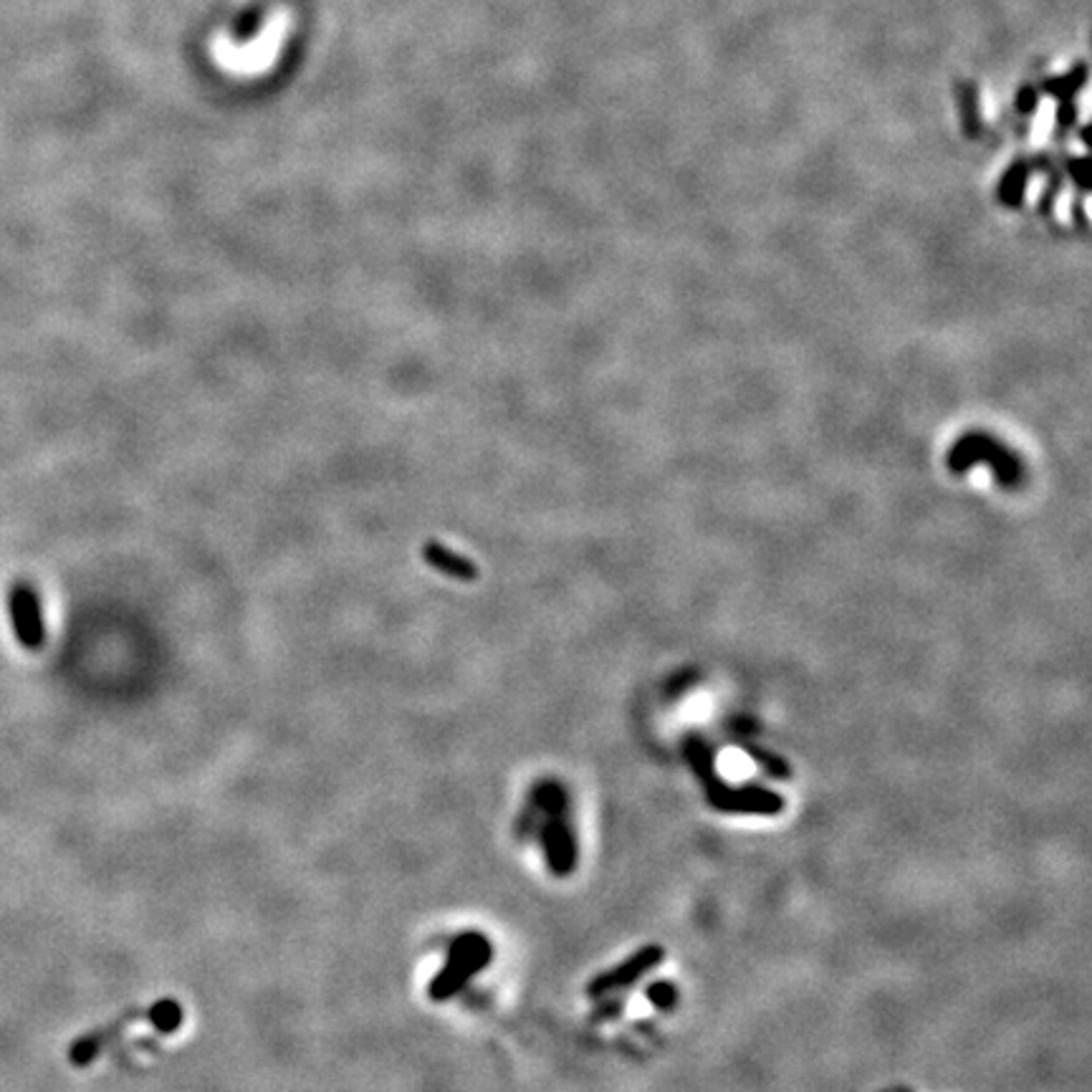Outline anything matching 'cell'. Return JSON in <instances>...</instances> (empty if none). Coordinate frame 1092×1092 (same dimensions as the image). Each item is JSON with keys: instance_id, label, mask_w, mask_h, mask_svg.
<instances>
[{"instance_id": "6da1fadb", "label": "cell", "mask_w": 1092, "mask_h": 1092, "mask_svg": "<svg viewBox=\"0 0 1092 1092\" xmlns=\"http://www.w3.org/2000/svg\"><path fill=\"white\" fill-rule=\"evenodd\" d=\"M686 762L693 767V774L698 776L704 787L706 802L713 810L726 812V815H764L774 817L784 810V797L774 789L762 787V784H741L732 787L716 771L713 751L701 736L686 739Z\"/></svg>"}, {"instance_id": "7a4b0ae2", "label": "cell", "mask_w": 1092, "mask_h": 1092, "mask_svg": "<svg viewBox=\"0 0 1092 1092\" xmlns=\"http://www.w3.org/2000/svg\"><path fill=\"white\" fill-rule=\"evenodd\" d=\"M493 958V945L489 938L478 930H468V934H461L450 943L448 949V962L441 969V973L430 982L428 997L433 1001H448L453 999L458 991L463 989L465 984L476 976L478 971L486 969Z\"/></svg>"}, {"instance_id": "3957f363", "label": "cell", "mask_w": 1092, "mask_h": 1092, "mask_svg": "<svg viewBox=\"0 0 1092 1092\" xmlns=\"http://www.w3.org/2000/svg\"><path fill=\"white\" fill-rule=\"evenodd\" d=\"M663 962H665L663 945H658V943L643 945V949H637L635 954L625 958V962L612 966V969H607V971L597 973L593 982L587 984L584 994H587L589 999H602V997H607V994L630 989L632 984H637L640 979L648 976V973L652 969H658Z\"/></svg>"}, {"instance_id": "277c9868", "label": "cell", "mask_w": 1092, "mask_h": 1092, "mask_svg": "<svg viewBox=\"0 0 1092 1092\" xmlns=\"http://www.w3.org/2000/svg\"><path fill=\"white\" fill-rule=\"evenodd\" d=\"M9 607H11V620H13V630H16L18 643L31 652L44 648L46 645L44 610H41L39 593L33 589L31 582L13 584V589L9 595Z\"/></svg>"}, {"instance_id": "5b68a950", "label": "cell", "mask_w": 1092, "mask_h": 1092, "mask_svg": "<svg viewBox=\"0 0 1092 1092\" xmlns=\"http://www.w3.org/2000/svg\"><path fill=\"white\" fill-rule=\"evenodd\" d=\"M537 840L544 850V860L554 878H569L580 862V845H576L574 827L569 817H549L539 825Z\"/></svg>"}, {"instance_id": "8992f818", "label": "cell", "mask_w": 1092, "mask_h": 1092, "mask_svg": "<svg viewBox=\"0 0 1092 1092\" xmlns=\"http://www.w3.org/2000/svg\"><path fill=\"white\" fill-rule=\"evenodd\" d=\"M142 1019L144 1021L152 1019V1006H148V1010H135L129 1014H122V1017H117L111 1025H107L104 1029H96V1032L87 1034V1037H79L72 1045L68 1060H72V1065H76V1067L92 1065V1062L102 1055V1049L107 1047L109 1042H114L117 1037H120V1034L132 1025V1021H142Z\"/></svg>"}, {"instance_id": "52a82bcc", "label": "cell", "mask_w": 1092, "mask_h": 1092, "mask_svg": "<svg viewBox=\"0 0 1092 1092\" xmlns=\"http://www.w3.org/2000/svg\"><path fill=\"white\" fill-rule=\"evenodd\" d=\"M524 806L537 815L539 822L549 817H569V791L556 779H539L528 791Z\"/></svg>"}, {"instance_id": "ba28073f", "label": "cell", "mask_w": 1092, "mask_h": 1092, "mask_svg": "<svg viewBox=\"0 0 1092 1092\" xmlns=\"http://www.w3.org/2000/svg\"><path fill=\"white\" fill-rule=\"evenodd\" d=\"M420 554H422V559H426L428 565L435 569V572L450 576V580L476 582L478 574H481L478 572L476 562H471L468 556L453 552V549L443 547L441 541H428V544H422Z\"/></svg>"}, {"instance_id": "9c48e42d", "label": "cell", "mask_w": 1092, "mask_h": 1092, "mask_svg": "<svg viewBox=\"0 0 1092 1092\" xmlns=\"http://www.w3.org/2000/svg\"><path fill=\"white\" fill-rule=\"evenodd\" d=\"M183 1019H185L183 1006H180L175 999H159L157 1004H152L150 1025L155 1027L157 1032H163V1034L178 1032L180 1025H183Z\"/></svg>"}, {"instance_id": "30bf717a", "label": "cell", "mask_w": 1092, "mask_h": 1092, "mask_svg": "<svg viewBox=\"0 0 1092 1092\" xmlns=\"http://www.w3.org/2000/svg\"><path fill=\"white\" fill-rule=\"evenodd\" d=\"M741 747L751 756V759H754L764 771H767L769 776L782 779V782L784 779H791V767L782 759V756H776L774 751L764 749V747H759V743H751V741H743Z\"/></svg>"}, {"instance_id": "8fae6325", "label": "cell", "mask_w": 1092, "mask_h": 1092, "mask_svg": "<svg viewBox=\"0 0 1092 1092\" xmlns=\"http://www.w3.org/2000/svg\"><path fill=\"white\" fill-rule=\"evenodd\" d=\"M645 999L660 1012H673L678 1004V986L673 982H652L645 986Z\"/></svg>"}, {"instance_id": "7c38bea8", "label": "cell", "mask_w": 1092, "mask_h": 1092, "mask_svg": "<svg viewBox=\"0 0 1092 1092\" xmlns=\"http://www.w3.org/2000/svg\"><path fill=\"white\" fill-rule=\"evenodd\" d=\"M597 1001H600V1004L595 1006L593 1017H589L593 1021H597V1025H604V1021L617 1019L625 1010V1001L620 997H615V994H607V997H602Z\"/></svg>"}]
</instances>
